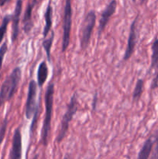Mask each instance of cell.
Here are the masks:
<instances>
[{
    "label": "cell",
    "mask_w": 158,
    "mask_h": 159,
    "mask_svg": "<svg viewBox=\"0 0 158 159\" xmlns=\"http://www.w3.org/2000/svg\"><path fill=\"white\" fill-rule=\"evenodd\" d=\"M54 84L53 82L48 85L45 93V116L41 132V143L44 146L48 144L50 134L51 130V119H52L53 107H54Z\"/></svg>",
    "instance_id": "6da1fadb"
},
{
    "label": "cell",
    "mask_w": 158,
    "mask_h": 159,
    "mask_svg": "<svg viewBox=\"0 0 158 159\" xmlns=\"http://www.w3.org/2000/svg\"><path fill=\"white\" fill-rule=\"evenodd\" d=\"M21 69L16 67L4 81L0 89V107L13 97L21 80Z\"/></svg>",
    "instance_id": "7a4b0ae2"
},
{
    "label": "cell",
    "mask_w": 158,
    "mask_h": 159,
    "mask_svg": "<svg viewBox=\"0 0 158 159\" xmlns=\"http://www.w3.org/2000/svg\"><path fill=\"white\" fill-rule=\"evenodd\" d=\"M77 107H78V105H77V98H76V94L74 93L72 96V97H71L70 102L67 106L66 113H64L63 118H62L61 123H60V131H59V134L57 138V143L61 142L64 139L65 137H66L68 129H69L70 123L72 120L73 117H74L76 112H77Z\"/></svg>",
    "instance_id": "3957f363"
},
{
    "label": "cell",
    "mask_w": 158,
    "mask_h": 159,
    "mask_svg": "<svg viewBox=\"0 0 158 159\" xmlns=\"http://www.w3.org/2000/svg\"><path fill=\"white\" fill-rule=\"evenodd\" d=\"M96 14L94 11H90L85 16L81 27L80 42L82 50H86L90 43L93 30L95 26Z\"/></svg>",
    "instance_id": "277c9868"
},
{
    "label": "cell",
    "mask_w": 158,
    "mask_h": 159,
    "mask_svg": "<svg viewBox=\"0 0 158 159\" xmlns=\"http://www.w3.org/2000/svg\"><path fill=\"white\" fill-rule=\"evenodd\" d=\"M71 25H72V7L71 0L65 1L64 11L63 25V40H62V52H65L68 49L71 38Z\"/></svg>",
    "instance_id": "5b68a950"
},
{
    "label": "cell",
    "mask_w": 158,
    "mask_h": 159,
    "mask_svg": "<svg viewBox=\"0 0 158 159\" xmlns=\"http://www.w3.org/2000/svg\"><path fill=\"white\" fill-rule=\"evenodd\" d=\"M37 83L34 80H31L28 87L27 99L26 103V110L25 114L27 119H30L33 115L37 111V105L36 103V97H37Z\"/></svg>",
    "instance_id": "8992f818"
},
{
    "label": "cell",
    "mask_w": 158,
    "mask_h": 159,
    "mask_svg": "<svg viewBox=\"0 0 158 159\" xmlns=\"http://www.w3.org/2000/svg\"><path fill=\"white\" fill-rule=\"evenodd\" d=\"M116 8H117V1L116 0H112L109 2L108 5L105 6L104 10L102 11L101 14L100 20H99V36L100 37L102 33L104 32L110 18L112 16L113 14L116 12Z\"/></svg>",
    "instance_id": "52a82bcc"
},
{
    "label": "cell",
    "mask_w": 158,
    "mask_h": 159,
    "mask_svg": "<svg viewBox=\"0 0 158 159\" xmlns=\"http://www.w3.org/2000/svg\"><path fill=\"white\" fill-rule=\"evenodd\" d=\"M139 16L135 18L130 26L128 42H127L126 49H125V54L123 57V61H128L131 57L132 54L134 52L136 44V39H137V34H136V26H137V21Z\"/></svg>",
    "instance_id": "ba28073f"
},
{
    "label": "cell",
    "mask_w": 158,
    "mask_h": 159,
    "mask_svg": "<svg viewBox=\"0 0 158 159\" xmlns=\"http://www.w3.org/2000/svg\"><path fill=\"white\" fill-rule=\"evenodd\" d=\"M23 10V0H17L15 3L13 15L12 16V41L15 42L17 40L20 33V16Z\"/></svg>",
    "instance_id": "9c48e42d"
},
{
    "label": "cell",
    "mask_w": 158,
    "mask_h": 159,
    "mask_svg": "<svg viewBox=\"0 0 158 159\" xmlns=\"http://www.w3.org/2000/svg\"><path fill=\"white\" fill-rule=\"evenodd\" d=\"M150 71H153L154 77L152 82L151 89H155L158 87V38L155 39L152 44V55Z\"/></svg>",
    "instance_id": "30bf717a"
},
{
    "label": "cell",
    "mask_w": 158,
    "mask_h": 159,
    "mask_svg": "<svg viewBox=\"0 0 158 159\" xmlns=\"http://www.w3.org/2000/svg\"><path fill=\"white\" fill-rule=\"evenodd\" d=\"M22 134L20 128L15 129L12 138V148L10 151V159H22Z\"/></svg>",
    "instance_id": "8fae6325"
},
{
    "label": "cell",
    "mask_w": 158,
    "mask_h": 159,
    "mask_svg": "<svg viewBox=\"0 0 158 159\" xmlns=\"http://www.w3.org/2000/svg\"><path fill=\"white\" fill-rule=\"evenodd\" d=\"M37 3V0H32L29 2L25 10L24 16H23V30L26 34H29L32 28L33 27V21L32 19V14L33 8Z\"/></svg>",
    "instance_id": "7c38bea8"
},
{
    "label": "cell",
    "mask_w": 158,
    "mask_h": 159,
    "mask_svg": "<svg viewBox=\"0 0 158 159\" xmlns=\"http://www.w3.org/2000/svg\"><path fill=\"white\" fill-rule=\"evenodd\" d=\"M52 13L53 9L52 6H51V0H50L44 13L45 26L43 31V36L44 38L48 35V34H49L50 30L51 29V26H52Z\"/></svg>",
    "instance_id": "4fadbf2b"
},
{
    "label": "cell",
    "mask_w": 158,
    "mask_h": 159,
    "mask_svg": "<svg viewBox=\"0 0 158 159\" xmlns=\"http://www.w3.org/2000/svg\"><path fill=\"white\" fill-rule=\"evenodd\" d=\"M48 68L45 61H42L40 64L37 70V85L42 87L46 82L48 77Z\"/></svg>",
    "instance_id": "5bb4252c"
},
{
    "label": "cell",
    "mask_w": 158,
    "mask_h": 159,
    "mask_svg": "<svg viewBox=\"0 0 158 159\" xmlns=\"http://www.w3.org/2000/svg\"><path fill=\"white\" fill-rule=\"evenodd\" d=\"M153 144H154V142L153 141L152 138H148L143 145L142 148L139 151L137 159H149L152 149H153Z\"/></svg>",
    "instance_id": "9a60e30c"
},
{
    "label": "cell",
    "mask_w": 158,
    "mask_h": 159,
    "mask_svg": "<svg viewBox=\"0 0 158 159\" xmlns=\"http://www.w3.org/2000/svg\"><path fill=\"white\" fill-rule=\"evenodd\" d=\"M54 32L52 31L51 32L50 36L48 37L47 39L44 40L42 43V46H43V49L45 50V52L46 54V57H47L48 61L50 62V57H51V47H52L53 42H54Z\"/></svg>",
    "instance_id": "2e32d148"
},
{
    "label": "cell",
    "mask_w": 158,
    "mask_h": 159,
    "mask_svg": "<svg viewBox=\"0 0 158 159\" xmlns=\"http://www.w3.org/2000/svg\"><path fill=\"white\" fill-rule=\"evenodd\" d=\"M143 85H144V82L143 79H138L137 82H136V86H135L134 91H133V100L137 102L139 100V99L141 98V96L143 94Z\"/></svg>",
    "instance_id": "e0dca14e"
},
{
    "label": "cell",
    "mask_w": 158,
    "mask_h": 159,
    "mask_svg": "<svg viewBox=\"0 0 158 159\" xmlns=\"http://www.w3.org/2000/svg\"><path fill=\"white\" fill-rule=\"evenodd\" d=\"M12 20V15H6L3 18L2 23L1 26H0V43L2 41L3 38L5 37L6 30H7L8 25H9V22Z\"/></svg>",
    "instance_id": "ac0fdd59"
},
{
    "label": "cell",
    "mask_w": 158,
    "mask_h": 159,
    "mask_svg": "<svg viewBox=\"0 0 158 159\" xmlns=\"http://www.w3.org/2000/svg\"><path fill=\"white\" fill-rule=\"evenodd\" d=\"M8 51V45L6 42H4V43L2 44L1 48H0V70H1L2 66V62L3 59H4L5 54H6Z\"/></svg>",
    "instance_id": "d6986e66"
},
{
    "label": "cell",
    "mask_w": 158,
    "mask_h": 159,
    "mask_svg": "<svg viewBox=\"0 0 158 159\" xmlns=\"http://www.w3.org/2000/svg\"><path fill=\"white\" fill-rule=\"evenodd\" d=\"M7 124H8V120H7V118L6 117L4 119V120H3L1 128H0V146H1L2 142L3 139H4L5 138V134H6V128H7Z\"/></svg>",
    "instance_id": "ffe728a7"
},
{
    "label": "cell",
    "mask_w": 158,
    "mask_h": 159,
    "mask_svg": "<svg viewBox=\"0 0 158 159\" xmlns=\"http://www.w3.org/2000/svg\"><path fill=\"white\" fill-rule=\"evenodd\" d=\"M155 141L153 142H155L156 144V148H155V155H158V131L156 132V134L154 136Z\"/></svg>",
    "instance_id": "44dd1931"
},
{
    "label": "cell",
    "mask_w": 158,
    "mask_h": 159,
    "mask_svg": "<svg viewBox=\"0 0 158 159\" xmlns=\"http://www.w3.org/2000/svg\"><path fill=\"white\" fill-rule=\"evenodd\" d=\"M96 101H97V95H95V96H94V102H93V109H94V108H95Z\"/></svg>",
    "instance_id": "7402d4cb"
},
{
    "label": "cell",
    "mask_w": 158,
    "mask_h": 159,
    "mask_svg": "<svg viewBox=\"0 0 158 159\" xmlns=\"http://www.w3.org/2000/svg\"><path fill=\"white\" fill-rule=\"evenodd\" d=\"M7 2L8 0H0V6H3Z\"/></svg>",
    "instance_id": "603a6c76"
},
{
    "label": "cell",
    "mask_w": 158,
    "mask_h": 159,
    "mask_svg": "<svg viewBox=\"0 0 158 159\" xmlns=\"http://www.w3.org/2000/svg\"><path fill=\"white\" fill-rule=\"evenodd\" d=\"M33 159H38V155H36L35 156H34Z\"/></svg>",
    "instance_id": "cb8c5ba5"
},
{
    "label": "cell",
    "mask_w": 158,
    "mask_h": 159,
    "mask_svg": "<svg viewBox=\"0 0 158 159\" xmlns=\"http://www.w3.org/2000/svg\"><path fill=\"white\" fill-rule=\"evenodd\" d=\"M153 159H158V155H154V158Z\"/></svg>",
    "instance_id": "d4e9b609"
},
{
    "label": "cell",
    "mask_w": 158,
    "mask_h": 159,
    "mask_svg": "<svg viewBox=\"0 0 158 159\" xmlns=\"http://www.w3.org/2000/svg\"><path fill=\"white\" fill-rule=\"evenodd\" d=\"M146 1H147V0H140V2L141 3H143V2H145Z\"/></svg>",
    "instance_id": "484cf974"
},
{
    "label": "cell",
    "mask_w": 158,
    "mask_h": 159,
    "mask_svg": "<svg viewBox=\"0 0 158 159\" xmlns=\"http://www.w3.org/2000/svg\"><path fill=\"white\" fill-rule=\"evenodd\" d=\"M64 159H70V158L68 156V155H66V156L64 157Z\"/></svg>",
    "instance_id": "4316f807"
},
{
    "label": "cell",
    "mask_w": 158,
    "mask_h": 159,
    "mask_svg": "<svg viewBox=\"0 0 158 159\" xmlns=\"http://www.w3.org/2000/svg\"><path fill=\"white\" fill-rule=\"evenodd\" d=\"M136 0H133V2H136Z\"/></svg>",
    "instance_id": "83f0119b"
},
{
    "label": "cell",
    "mask_w": 158,
    "mask_h": 159,
    "mask_svg": "<svg viewBox=\"0 0 158 159\" xmlns=\"http://www.w3.org/2000/svg\"><path fill=\"white\" fill-rule=\"evenodd\" d=\"M9 1H10V0H8V2H9Z\"/></svg>",
    "instance_id": "f1b7e54d"
},
{
    "label": "cell",
    "mask_w": 158,
    "mask_h": 159,
    "mask_svg": "<svg viewBox=\"0 0 158 159\" xmlns=\"http://www.w3.org/2000/svg\"><path fill=\"white\" fill-rule=\"evenodd\" d=\"M0 77H1V75H0Z\"/></svg>",
    "instance_id": "f546056e"
}]
</instances>
